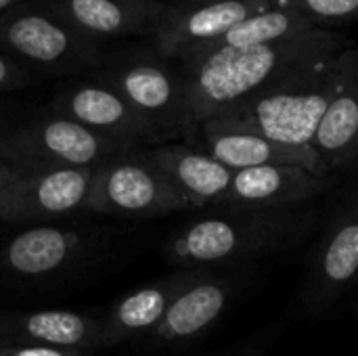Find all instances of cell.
<instances>
[{"label":"cell","instance_id":"603a6c76","mask_svg":"<svg viewBox=\"0 0 358 356\" xmlns=\"http://www.w3.org/2000/svg\"><path fill=\"white\" fill-rule=\"evenodd\" d=\"M40 73L0 50V90H15L31 84Z\"/></svg>","mask_w":358,"mask_h":356},{"label":"cell","instance_id":"d6986e66","mask_svg":"<svg viewBox=\"0 0 358 356\" xmlns=\"http://www.w3.org/2000/svg\"><path fill=\"white\" fill-rule=\"evenodd\" d=\"M86 237L73 229L38 225L15 235L2 250L4 271L19 279H46L67 269L84 250Z\"/></svg>","mask_w":358,"mask_h":356},{"label":"cell","instance_id":"9c48e42d","mask_svg":"<svg viewBox=\"0 0 358 356\" xmlns=\"http://www.w3.org/2000/svg\"><path fill=\"white\" fill-rule=\"evenodd\" d=\"M50 109L96 134L136 149L145 143L164 141V136L117 90L92 76L63 86L55 94Z\"/></svg>","mask_w":358,"mask_h":356},{"label":"cell","instance_id":"3957f363","mask_svg":"<svg viewBox=\"0 0 358 356\" xmlns=\"http://www.w3.org/2000/svg\"><path fill=\"white\" fill-rule=\"evenodd\" d=\"M357 67V46L331 52L289 71L212 120L256 130L285 145H313L329 105Z\"/></svg>","mask_w":358,"mask_h":356},{"label":"cell","instance_id":"8992f818","mask_svg":"<svg viewBox=\"0 0 358 356\" xmlns=\"http://www.w3.org/2000/svg\"><path fill=\"white\" fill-rule=\"evenodd\" d=\"M92 78L117 90L162 136H193L185 80L166 59L145 48L107 50Z\"/></svg>","mask_w":358,"mask_h":356},{"label":"cell","instance_id":"6da1fadb","mask_svg":"<svg viewBox=\"0 0 358 356\" xmlns=\"http://www.w3.org/2000/svg\"><path fill=\"white\" fill-rule=\"evenodd\" d=\"M350 46V38L342 31L317 27L273 44L216 48L182 57L178 71L185 80L193 136L203 122L264 90L289 71Z\"/></svg>","mask_w":358,"mask_h":356},{"label":"cell","instance_id":"4fadbf2b","mask_svg":"<svg viewBox=\"0 0 358 356\" xmlns=\"http://www.w3.org/2000/svg\"><path fill=\"white\" fill-rule=\"evenodd\" d=\"M197 136L201 149L233 172L260 166H302L329 176V168L313 145H285L224 120L203 122L197 128Z\"/></svg>","mask_w":358,"mask_h":356},{"label":"cell","instance_id":"f1b7e54d","mask_svg":"<svg viewBox=\"0 0 358 356\" xmlns=\"http://www.w3.org/2000/svg\"><path fill=\"white\" fill-rule=\"evenodd\" d=\"M357 313H358V306H357Z\"/></svg>","mask_w":358,"mask_h":356},{"label":"cell","instance_id":"30bf717a","mask_svg":"<svg viewBox=\"0 0 358 356\" xmlns=\"http://www.w3.org/2000/svg\"><path fill=\"white\" fill-rule=\"evenodd\" d=\"M277 6V0H220L168 4L153 31V48L166 61H178L185 55L203 48L224 36L252 15Z\"/></svg>","mask_w":358,"mask_h":356},{"label":"cell","instance_id":"5b68a950","mask_svg":"<svg viewBox=\"0 0 358 356\" xmlns=\"http://www.w3.org/2000/svg\"><path fill=\"white\" fill-rule=\"evenodd\" d=\"M136 147L96 134L50 111L0 122V157L21 170L94 168Z\"/></svg>","mask_w":358,"mask_h":356},{"label":"cell","instance_id":"ac0fdd59","mask_svg":"<svg viewBox=\"0 0 358 356\" xmlns=\"http://www.w3.org/2000/svg\"><path fill=\"white\" fill-rule=\"evenodd\" d=\"M15 344L90 350L101 346V319L73 311L0 313V346Z\"/></svg>","mask_w":358,"mask_h":356},{"label":"cell","instance_id":"44dd1931","mask_svg":"<svg viewBox=\"0 0 358 356\" xmlns=\"http://www.w3.org/2000/svg\"><path fill=\"white\" fill-rule=\"evenodd\" d=\"M317 27H325V25H319L313 17H308L294 2H289L285 6L277 4L268 10H262L258 15L248 17L245 21H241L239 25L229 29L224 36H220L212 44L197 48L193 52L216 50V48H248V46L273 44V42L296 38V36L310 31V29H317ZM193 52H189V55H193Z\"/></svg>","mask_w":358,"mask_h":356},{"label":"cell","instance_id":"cb8c5ba5","mask_svg":"<svg viewBox=\"0 0 358 356\" xmlns=\"http://www.w3.org/2000/svg\"><path fill=\"white\" fill-rule=\"evenodd\" d=\"M0 356H88V350L44 346V344H15V346H0Z\"/></svg>","mask_w":358,"mask_h":356},{"label":"cell","instance_id":"5bb4252c","mask_svg":"<svg viewBox=\"0 0 358 356\" xmlns=\"http://www.w3.org/2000/svg\"><path fill=\"white\" fill-rule=\"evenodd\" d=\"M329 189V176L302 166H260L237 170L216 212H254L306 206Z\"/></svg>","mask_w":358,"mask_h":356},{"label":"cell","instance_id":"7c38bea8","mask_svg":"<svg viewBox=\"0 0 358 356\" xmlns=\"http://www.w3.org/2000/svg\"><path fill=\"white\" fill-rule=\"evenodd\" d=\"M241 287V275L218 273V269L201 271L178 292L162 323L147 336L149 342L155 346H176L201 338L224 317Z\"/></svg>","mask_w":358,"mask_h":356},{"label":"cell","instance_id":"d4e9b609","mask_svg":"<svg viewBox=\"0 0 358 356\" xmlns=\"http://www.w3.org/2000/svg\"><path fill=\"white\" fill-rule=\"evenodd\" d=\"M218 356H266V344L262 342H250V344H243L235 350H229V353H222Z\"/></svg>","mask_w":358,"mask_h":356},{"label":"cell","instance_id":"ba28073f","mask_svg":"<svg viewBox=\"0 0 358 356\" xmlns=\"http://www.w3.org/2000/svg\"><path fill=\"white\" fill-rule=\"evenodd\" d=\"M94 168H17L0 193V220L44 222L84 210Z\"/></svg>","mask_w":358,"mask_h":356},{"label":"cell","instance_id":"277c9868","mask_svg":"<svg viewBox=\"0 0 358 356\" xmlns=\"http://www.w3.org/2000/svg\"><path fill=\"white\" fill-rule=\"evenodd\" d=\"M0 50L40 76H76L101 65L105 44L82 34L46 0H27L0 15Z\"/></svg>","mask_w":358,"mask_h":356},{"label":"cell","instance_id":"8fae6325","mask_svg":"<svg viewBox=\"0 0 358 356\" xmlns=\"http://www.w3.org/2000/svg\"><path fill=\"white\" fill-rule=\"evenodd\" d=\"M358 277V197L340 210L313 252L300 306L306 315H321Z\"/></svg>","mask_w":358,"mask_h":356},{"label":"cell","instance_id":"83f0119b","mask_svg":"<svg viewBox=\"0 0 358 356\" xmlns=\"http://www.w3.org/2000/svg\"><path fill=\"white\" fill-rule=\"evenodd\" d=\"M187 2H220V0H176V4H187Z\"/></svg>","mask_w":358,"mask_h":356},{"label":"cell","instance_id":"e0dca14e","mask_svg":"<svg viewBox=\"0 0 358 356\" xmlns=\"http://www.w3.org/2000/svg\"><path fill=\"white\" fill-rule=\"evenodd\" d=\"M201 271L174 273L159 281L147 283L120 298L101 319V346H113L126 340L149 336L168 313L170 304L182 287H187Z\"/></svg>","mask_w":358,"mask_h":356},{"label":"cell","instance_id":"484cf974","mask_svg":"<svg viewBox=\"0 0 358 356\" xmlns=\"http://www.w3.org/2000/svg\"><path fill=\"white\" fill-rule=\"evenodd\" d=\"M15 174H17V168H15L13 164H8L6 159L0 157V193L6 189L8 183L15 178Z\"/></svg>","mask_w":358,"mask_h":356},{"label":"cell","instance_id":"7402d4cb","mask_svg":"<svg viewBox=\"0 0 358 356\" xmlns=\"http://www.w3.org/2000/svg\"><path fill=\"white\" fill-rule=\"evenodd\" d=\"M319 25L358 19V0H292Z\"/></svg>","mask_w":358,"mask_h":356},{"label":"cell","instance_id":"4316f807","mask_svg":"<svg viewBox=\"0 0 358 356\" xmlns=\"http://www.w3.org/2000/svg\"><path fill=\"white\" fill-rule=\"evenodd\" d=\"M23 2H27V0H0V15H4L6 10H10V8L19 6Z\"/></svg>","mask_w":358,"mask_h":356},{"label":"cell","instance_id":"7a4b0ae2","mask_svg":"<svg viewBox=\"0 0 358 356\" xmlns=\"http://www.w3.org/2000/svg\"><path fill=\"white\" fill-rule=\"evenodd\" d=\"M319 212L308 206L254 212H218L178 229L166 258L187 271H214L250 258L283 254L308 239Z\"/></svg>","mask_w":358,"mask_h":356},{"label":"cell","instance_id":"9a60e30c","mask_svg":"<svg viewBox=\"0 0 358 356\" xmlns=\"http://www.w3.org/2000/svg\"><path fill=\"white\" fill-rule=\"evenodd\" d=\"M61 17L88 38L107 44L113 38L153 36L164 13V0H46Z\"/></svg>","mask_w":358,"mask_h":356},{"label":"cell","instance_id":"52a82bcc","mask_svg":"<svg viewBox=\"0 0 358 356\" xmlns=\"http://www.w3.org/2000/svg\"><path fill=\"white\" fill-rule=\"evenodd\" d=\"M189 208L145 149H132L99 164L84 206L88 212L120 218H155Z\"/></svg>","mask_w":358,"mask_h":356},{"label":"cell","instance_id":"ffe728a7","mask_svg":"<svg viewBox=\"0 0 358 356\" xmlns=\"http://www.w3.org/2000/svg\"><path fill=\"white\" fill-rule=\"evenodd\" d=\"M313 147L329 170L348 166L358 155V67L329 105Z\"/></svg>","mask_w":358,"mask_h":356},{"label":"cell","instance_id":"2e32d148","mask_svg":"<svg viewBox=\"0 0 358 356\" xmlns=\"http://www.w3.org/2000/svg\"><path fill=\"white\" fill-rule=\"evenodd\" d=\"M145 151L191 208H214L231 187L235 172L203 149L164 143Z\"/></svg>","mask_w":358,"mask_h":356}]
</instances>
